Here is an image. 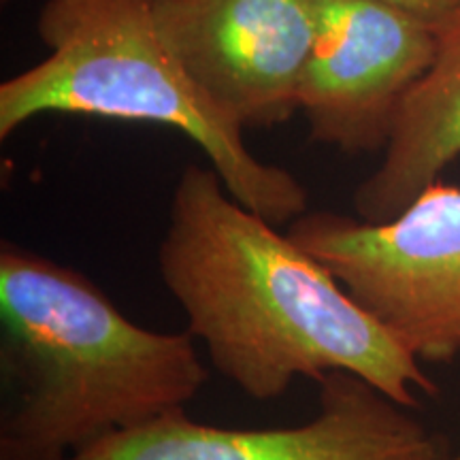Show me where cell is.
<instances>
[{
	"label": "cell",
	"mask_w": 460,
	"mask_h": 460,
	"mask_svg": "<svg viewBox=\"0 0 460 460\" xmlns=\"http://www.w3.org/2000/svg\"><path fill=\"white\" fill-rule=\"evenodd\" d=\"M66 460H447L441 437L352 373L320 382L318 413L286 429H222L186 410L124 430Z\"/></svg>",
	"instance_id": "cell-5"
},
{
	"label": "cell",
	"mask_w": 460,
	"mask_h": 460,
	"mask_svg": "<svg viewBox=\"0 0 460 460\" xmlns=\"http://www.w3.org/2000/svg\"><path fill=\"white\" fill-rule=\"evenodd\" d=\"M158 271L224 379L256 401L352 373L399 405L433 379L320 261L234 200L211 166L181 171Z\"/></svg>",
	"instance_id": "cell-1"
},
{
	"label": "cell",
	"mask_w": 460,
	"mask_h": 460,
	"mask_svg": "<svg viewBox=\"0 0 460 460\" xmlns=\"http://www.w3.org/2000/svg\"><path fill=\"white\" fill-rule=\"evenodd\" d=\"M460 158V17L441 28L429 71L402 102L376 171L356 188L365 222H388Z\"/></svg>",
	"instance_id": "cell-8"
},
{
	"label": "cell",
	"mask_w": 460,
	"mask_h": 460,
	"mask_svg": "<svg viewBox=\"0 0 460 460\" xmlns=\"http://www.w3.org/2000/svg\"><path fill=\"white\" fill-rule=\"evenodd\" d=\"M39 37L49 54L0 85V139L43 113L156 122L203 149L241 205L267 222L307 211V190L292 172L262 163L194 84L160 32L154 0H48Z\"/></svg>",
	"instance_id": "cell-3"
},
{
	"label": "cell",
	"mask_w": 460,
	"mask_h": 460,
	"mask_svg": "<svg viewBox=\"0 0 460 460\" xmlns=\"http://www.w3.org/2000/svg\"><path fill=\"white\" fill-rule=\"evenodd\" d=\"M194 84L241 128L286 122L318 32V0H154Z\"/></svg>",
	"instance_id": "cell-7"
},
{
	"label": "cell",
	"mask_w": 460,
	"mask_h": 460,
	"mask_svg": "<svg viewBox=\"0 0 460 460\" xmlns=\"http://www.w3.org/2000/svg\"><path fill=\"white\" fill-rule=\"evenodd\" d=\"M379 3L405 11L437 31L450 26L460 17V0H379Z\"/></svg>",
	"instance_id": "cell-9"
},
{
	"label": "cell",
	"mask_w": 460,
	"mask_h": 460,
	"mask_svg": "<svg viewBox=\"0 0 460 460\" xmlns=\"http://www.w3.org/2000/svg\"><path fill=\"white\" fill-rule=\"evenodd\" d=\"M447 460H460V452L456 454V456H454V458H447Z\"/></svg>",
	"instance_id": "cell-10"
},
{
	"label": "cell",
	"mask_w": 460,
	"mask_h": 460,
	"mask_svg": "<svg viewBox=\"0 0 460 460\" xmlns=\"http://www.w3.org/2000/svg\"><path fill=\"white\" fill-rule=\"evenodd\" d=\"M437 41V28L379 0H318V32L298 85L312 139L343 154L386 149Z\"/></svg>",
	"instance_id": "cell-6"
},
{
	"label": "cell",
	"mask_w": 460,
	"mask_h": 460,
	"mask_svg": "<svg viewBox=\"0 0 460 460\" xmlns=\"http://www.w3.org/2000/svg\"><path fill=\"white\" fill-rule=\"evenodd\" d=\"M288 237L418 360L460 354V188L435 181L388 222L312 211Z\"/></svg>",
	"instance_id": "cell-4"
},
{
	"label": "cell",
	"mask_w": 460,
	"mask_h": 460,
	"mask_svg": "<svg viewBox=\"0 0 460 460\" xmlns=\"http://www.w3.org/2000/svg\"><path fill=\"white\" fill-rule=\"evenodd\" d=\"M197 339L139 326L94 281L0 245V460H66L183 411L207 382Z\"/></svg>",
	"instance_id": "cell-2"
}]
</instances>
